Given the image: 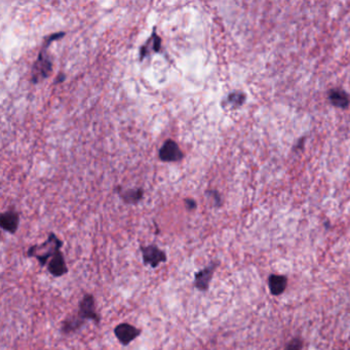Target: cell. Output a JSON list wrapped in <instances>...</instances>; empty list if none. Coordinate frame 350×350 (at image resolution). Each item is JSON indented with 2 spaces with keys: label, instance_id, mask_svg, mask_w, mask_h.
Instances as JSON below:
<instances>
[{
  "label": "cell",
  "instance_id": "1",
  "mask_svg": "<svg viewBox=\"0 0 350 350\" xmlns=\"http://www.w3.org/2000/svg\"><path fill=\"white\" fill-rule=\"evenodd\" d=\"M63 247V242L55 234L50 233L48 239L40 244L32 246L27 251V257L35 258L41 267L46 266L50 260L59 252Z\"/></svg>",
  "mask_w": 350,
  "mask_h": 350
},
{
  "label": "cell",
  "instance_id": "2",
  "mask_svg": "<svg viewBox=\"0 0 350 350\" xmlns=\"http://www.w3.org/2000/svg\"><path fill=\"white\" fill-rule=\"evenodd\" d=\"M65 35L64 32H60V33H56L51 35L50 37H48V39L46 40L45 47L42 48V50L39 52L38 55V59L36 60V62L33 65V69H32V81L34 83L39 82L40 80H43L45 78H47L50 73L52 72L53 69V65L50 59V56L47 54V47H49L53 40L55 39H59L61 37H63Z\"/></svg>",
  "mask_w": 350,
  "mask_h": 350
},
{
  "label": "cell",
  "instance_id": "3",
  "mask_svg": "<svg viewBox=\"0 0 350 350\" xmlns=\"http://www.w3.org/2000/svg\"><path fill=\"white\" fill-rule=\"evenodd\" d=\"M142 253L143 263L146 266H150L151 268H156L159 264L166 262L167 256L166 253L159 249L156 245H149L146 247L140 248Z\"/></svg>",
  "mask_w": 350,
  "mask_h": 350
},
{
  "label": "cell",
  "instance_id": "4",
  "mask_svg": "<svg viewBox=\"0 0 350 350\" xmlns=\"http://www.w3.org/2000/svg\"><path fill=\"white\" fill-rule=\"evenodd\" d=\"M77 314L83 320H93L97 324L100 323L101 317L96 310V301L92 294H85L79 301Z\"/></svg>",
  "mask_w": 350,
  "mask_h": 350
},
{
  "label": "cell",
  "instance_id": "5",
  "mask_svg": "<svg viewBox=\"0 0 350 350\" xmlns=\"http://www.w3.org/2000/svg\"><path fill=\"white\" fill-rule=\"evenodd\" d=\"M218 266H219V262L213 261L202 270L195 272L194 281H193L194 288L201 292H207L210 288L214 273L216 269L218 268Z\"/></svg>",
  "mask_w": 350,
  "mask_h": 350
},
{
  "label": "cell",
  "instance_id": "6",
  "mask_svg": "<svg viewBox=\"0 0 350 350\" xmlns=\"http://www.w3.org/2000/svg\"><path fill=\"white\" fill-rule=\"evenodd\" d=\"M142 334V330L128 322H121L114 327V335L123 346L129 345Z\"/></svg>",
  "mask_w": 350,
  "mask_h": 350
},
{
  "label": "cell",
  "instance_id": "7",
  "mask_svg": "<svg viewBox=\"0 0 350 350\" xmlns=\"http://www.w3.org/2000/svg\"><path fill=\"white\" fill-rule=\"evenodd\" d=\"M159 158L165 162L180 161L183 158V152L176 142L167 140L159 150Z\"/></svg>",
  "mask_w": 350,
  "mask_h": 350
},
{
  "label": "cell",
  "instance_id": "8",
  "mask_svg": "<svg viewBox=\"0 0 350 350\" xmlns=\"http://www.w3.org/2000/svg\"><path fill=\"white\" fill-rule=\"evenodd\" d=\"M49 272L55 277H62L68 273V267L62 251H59L48 263Z\"/></svg>",
  "mask_w": 350,
  "mask_h": 350
},
{
  "label": "cell",
  "instance_id": "9",
  "mask_svg": "<svg viewBox=\"0 0 350 350\" xmlns=\"http://www.w3.org/2000/svg\"><path fill=\"white\" fill-rule=\"evenodd\" d=\"M288 288V277L283 274H270L268 276V289L272 296L282 295Z\"/></svg>",
  "mask_w": 350,
  "mask_h": 350
},
{
  "label": "cell",
  "instance_id": "10",
  "mask_svg": "<svg viewBox=\"0 0 350 350\" xmlns=\"http://www.w3.org/2000/svg\"><path fill=\"white\" fill-rule=\"evenodd\" d=\"M19 224H20V216L17 212L8 211V212H5L2 215V217H0V225H2V228L5 231L10 232L12 234L16 233V231L19 228Z\"/></svg>",
  "mask_w": 350,
  "mask_h": 350
},
{
  "label": "cell",
  "instance_id": "11",
  "mask_svg": "<svg viewBox=\"0 0 350 350\" xmlns=\"http://www.w3.org/2000/svg\"><path fill=\"white\" fill-rule=\"evenodd\" d=\"M161 47V39L160 37L155 33V31L152 33L150 38L146 41V43L140 49V57L141 60L145 59L146 57L158 53Z\"/></svg>",
  "mask_w": 350,
  "mask_h": 350
},
{
  "label": "cell",
  "instance_id": "12",
  "mask_svg": "<svg viewBox=\"0 0 350 350\" xmlns=\"http://www.w3.org/2000/svg\"><path fill=\"white\" fill-rule=\"evenodd\" d=\"M85 320L81 319L78 314L76 315H70L67 318L64 319L61 325V333L63 335H69L72 333H75L76 331L80 330L82 325L84 324Z\"/></svg>",
  "mask_w": 350,
  "mask_h": 350
},
{
  "label": "cell",
  "instance_id": "13",
  "mask_svg": "<svg viewBox=\"0 0 350 350\" xmlns=\"http://www.w3.org/2000/svg\"><path fill=\"white\" fill-rule=\"evenodd\" d=\"M329 100L331 104L338 108H346L349 105V96L342 90H331Z\"/></svg>",
  "mask_w": 350,
  "mask_h": 350
},
{
  "label": "cell",
  "instance_id": "14",
  "mask_svg": "<svg viewBox=\"0 0 350 350\" xmlns=\"http://www.w3.org/2000/svg\"><path fill=\"white\" fill-rule=\"evenodd\" d=\"M120 195H121V199L124 201V203L135 205V204H138L143 199L144 192L141 188H134V189L126 190Z\"/></svg>",
  "mask_w": 350,
  "mask_h": 350
},
{
  "label": "cell",
  "instance_id": "15",
  "mask_svg": "<svg viewBox=\"0 0 350 350\" xmlns=\"http://www.w3.org/2000/svg\"><path fill=\"white\" fill-rule=\"evenodd\" d=\"M245 100H246V96L244 93L242 92H234V93H231L228 97H227V102L228 104L233 107V108H236V107H239L242 106L244 103H245Z\"/></svg>",
  "mask_w": 350,
  "mask_h": 350
},
{
  "label": "cell",
  "instance_id": "16",
  "mask_svg": "<svg viewBox=\"0 0 350 350\" xmlns=\"http://www.w3.org/2000/svg\"><path fill=\"white\" fill-rule=\"evenodd\" d=\"M304 342L300 337L293 338L286 346L283 350H303Z\"/></svg>",
  "mask_w": 350,
  "mask_h": 350
},
{
  "label": "cell",
  "instance_id": "17",
  "mask_svg": "<svg viewBox=\"0 0 350 350\" xmlns=\"http://www.w3.org/2000/svg\"><path fill=\"white\" fill-rule=\"evenodd\" d=\"M185 206H186V208H187V210H189V211H192V210H194V209H196V203H195V201L194 200H191V199H187V200H185Z\"/></svg>",
  "mask_w": 350,
  "mask_h": 350
}]
</instances>
